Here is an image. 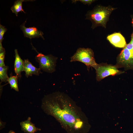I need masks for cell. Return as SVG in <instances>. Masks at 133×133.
<instances>
[{"instance_id":"obj_3","label":"cell","mask_w":133,"mask_h":133,"mask_svg":"<svg viewBox=\"0 0 133 133\" xmlns=\"http://www.w3.org/2000/svg\"><path fill=\"white\" fill-rule=\"evenodd\" d=\"M133 32L130 41L127 44L117 56L116 65L126 69L133 70V18L132 19Z\"/></svg>"},{"instance_id":"obj_16","label":"cell","mask_w":133,"mask_h":133,"mask_svg":"<svg viewBox=\"0 0 133 133\" xmlns=\"http://www.w3.org/2000/svg\"><path fill=\"white\" fill-rule=\"evenodd\" d=\"M7 30V29L4 26L0 24V44H2L4 39L3 35Z\"/></svg>"},{"instance_id":"obj_13","label":"cell","mask_w":133,"mask_h":133,"mask_svg":"<svg viewBox=\"0 0 133 133\" xmlns=\"http://www.w3.org/2000/svg\"><path fill=\"white\" fill-rule=\"evenodd\" d=\"M8 66H0V79L1 82H8L9 77L7 75Z\"/></svg>"},{"instance_id":"obj_14","label":"cell","mask_w":133,"mask_h":133,"mask_svg":"<svg viewBox=\"0 0 133 133\" xmlns=\"http://www.w3.org/2000/svg\"><path fill=\"white\" fill-rule=\"evenodd\" d=\"M18 78L16 75L11 76L9 77L8 81L11 88L17 91H19L17 83Z\"/></svg>"},{"instance_id":"obj_18","label":"cell","mask_w":133,"mask_h":133,"mask_svg":"<svg viewBox=\"0 0 133 133\" xmlns=\"http://www.w3.org/2000/svg\"><path fill=\"white\" fill-rule=\"evenodd\" d=\"M6 122H3L0 119V130L2 129L5 127Z\"/></svg>"},{"instance_id":"obj_8","label":"cell","mask_w":133,"mask_h":133,"mask_svg":"<svg viewBox=\"0 0 133 133\" xmlns=\"http://www.w3.org/2000/svg\"><path fill=\"white\" fill-rule=\"evenodd\" d=\"M107 39L111 44L116 47L123 48L127 45L125 38L119 33H115L109 35Z\"/></svg>"},{"instance_id":"obj_10","label":"cell","mask_w":133,"mask_h":133,"mask_svg":"<svg viewBox=\"0 0 133 133\" xmlns=\"http://www.w3.org/2000/svg\"><path fill=\"white\" fill-rule=\"evenodd\" d=\"M15 59L14 62V70L16 76L18 78H20L21 77V73L24 71V61L19 56L17 49L15 50Z\"/></svg>"},{"instance_id":"obj_1","label":"cell","mask_w":133,"mask_h":133,"mask_svg":"<svg viewBox=\"0 0 133 133\" xmlns=\"http://www.w3.org/2000/svg\"><path fill=\"white\" fill-rule=\"evenodd\" d=\"M41 107L68 133H83L87 125L85 116L80 107L67 94L57 92L45 95Z\"/></svg>"},{"instance_id":"obj_11","label":"cell","mask_w":133,"mask_h":133,"mask_svg":"<svg viewBox=\"0 0 133 133\" xmlns=\"http://www.w3.org/2000/svg\"><path fill=\"white\" fill-rule=\"evenodd\" d=\"M21 130L26 133H34L41 130L36 127L35 125L31 121V118L29 117L27 120L20 123Z\"/></svg>"},{"instance_id":"obj_6","label":"cell","mask_w":133,"mask_h":133,"mask_svg":"<svg viewBox=\"0 0 133 133\" xmlns=\"http://www.w3.org/2000/svg\"><path fill=\"white\" fill-rule=\"evenodd\" d=\"M116 66L107 64H98L94 68L96 73V79L101 81L109 76H114L120 74L121 72L118 69Z\"/></svg>"},{"instance_id":"obj_15","label":"cell","mask_w":133,"mask_h":133,"mask_svg":"<svg viewBox=\"0 0 133 133\" xmlns=\"http://www.w3.org/2000/svg\"><path fill=\"white\" fill-rule=\"evenodd\" d=\"M5 55V49L2 47V44H0V66H5L4 62Z\"/></svg>"},{"instance_id":"obj_4","label":"cell","mask_w":133,"mask_h":133,"mask_svg":"<svg viewBox=\"0 0 133 133\" xmlns=\"http://www.w3.org/2000/svg\"><path fill=\"white\" fill-rule=\"evenodd\" d=\"M78 61L85 64L88 70L90 67L94 68L98 65L94 58V52L90 48H79L76 53L71 57L70 62Z\"/></svg>"},{"instance_id":"obj_2","label":"cell","mask_w":133,"mask_h":133,"mask_svg":"<svg viewBox=\"0 0 133 133\" xmlns=\"http://www.w3.org/2000/svg\"><path fill=\"white\" fill-rule=\"evenodd\" d=\"M116 9L110 6L98 5L92 10L88 12L86 15V18L91 21L93 29L99 26L106 28L110 15Z\"/></svg>"},{"instance_id":"obj_19","label":"cell","mask_w":133,"mask_h":133,"mask_svg":"<svg viewBox=\"0 0 133 133\" xmlns=\"http://www.w3.org/2000/svg\"><path fill=\"white\" fill-rule=\"evenodd\" d=\"M8 133H16L14 131L12 130L10 131Z\"/></svg>"},{"instance_id":"obj_5","label":"cell","mask_w":133,"mask_h":133,"mask_svg":"<svg viewBox=\"0 0 133 133\" xmlns=\"http://www.w3.org/2000/svg\"><path fill=\"white\" fill-rule=\"evenodd\" d=\"M38 54L35 59L38 63L39 68L43 71L49 73H52L56 70L57 57L49 54L46 55L39 53L35 50Z\"/></svg>"},{"instance_id":"obj_7","label":"cell","mask_w":133,"mask_h":133,"mask_svg":"<svg viewBox=\"0 0 133 133\" xmlns=\"http://www.w3.org/2000/svg\"><path fill=\"white\" fill-rule=\"evenodd\" d=\"M26 22V20L20 26V29L23 31L24 37L31 39L34 38L41 37L43 39H44L43 36L44 33L42 31L38 30L37 28L34 27H26L25 26Z\"/></svg>"},{"instance_id":"obj_12","label":"cell","mask_w":133,"mask_h":133,"mask_svg":"<svg viewBox=\"0 0 133 133\" xmlns=\"http://www.w3.org/2000/svg\"><path fill=\"white\" fill-rule=\"evenodd\" d=\"M29 0H17L15 1L13 5L11 7V9L12 12L15 14L17 16L18 13L20 12H22L25 13L22 8V3L23 1Z\"/></svg>"},{"instance_id":"obj_9","label":"cell","mask_w":133,"mask_h":133,"mask_svg":"<svg viewBox=\"0 0 133 133\" xmlns=\"http://www.w3.org/2000/svg\"><path fill=\"white\" fill-rule=\"evenodd\" d=\"M24 71L25 73V76L28 77L32 76L33 75H39L41 73V69L39 68H37L33 66L28 59H25L24 61Z\"/></svg>"},{"instance_id":"obj_17","label":"cell","mask_w":133,"mask_h":133,"mask_svg":"<svg viewBox=\"0 0 133 133\" xmlns=\"http://www.w3.org/2000/svg\"><path fill=\"white\" fill-rule=\"evenodd\" d=\"M95 1V0H72V1L74 2L75 1H80L82 3H83L84 4L90 5L92 2L94 1Z\"/></svg>"}]
</instances>
